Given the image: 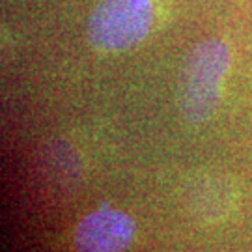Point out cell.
Listing matches in <instances>:
<instances>
[{
	"instance_id": "1",
	"label": "cell",
	"mask_w": 252,
	"mask_h": 252,
	"mask_svg": "<svg viewBox=\"0 0 252 252\" xmlns=\"http://www.w3.org/2000/svg\"><path fill=\"white\" fill-rule=\"evenodd\" d=\"M232 63L222 39H204L189 53L180 77V110L190 124H204L219 110L222 81Z\"/></svg>"
},
{
	"instance_id": "2",
	"label": "cell",
	"mask_w": 252,
	"mask_h": 252,
	"mask_svg": "<svg viewBox=\"0 0 252 252\" xmlns=\"http://www.w3.org/2000/svg\"><path fill=\"white\" fill-rule=\"evenodd\" d=\"M152 25V0H103L92 11L88 37L95 49L116 53L140 43Z\"/></svg>"
},
{
	"instance_id": "3",
	"label": "cell",
	"mask_w": 252,
	"mask_h": 252,
	"mask_svg": "<svg viewBox=\"0 0 252 252\" xmlns=\"http://www.w3.org/2000/svg\"><path fill=\"white\" fill-rule=\"evenodd\" d=\"M135 220L114 209L101 207L82 219L75 230V247L79 252H124L133 243Z\"/></svg>"
}]
</instances>
